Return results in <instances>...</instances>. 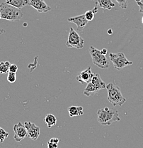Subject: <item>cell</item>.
<instances>
[{
    "mask_svg": "<svg viewBox=\"0 0 143 148\" xmlns=\"http://www.w3.org/2000/svg\"><path fill=\"white\" fill-rule=\"evenodd\" d=\"M97 118L98 122L101 125H110L114 122L121 120L118 110L108 107L98 110Z\"/></svg>",
    "mask_w": 143,
    "mask_h": 148,
    "instance_id": "1",
    "label": "cell"
},
{
    "mask_svg": "<svg viewBox=\"0 0 143 148\" xmlns=\"http://www.w3.org/2000/svg\"><path fill=\"white\" fill-rule=\"evenodd\" d=\"M137 4H138V5L139 6V12H140V13L143 14V3L142 1H139V2H137Z\"/></svg>",
    "mask_w": 143,
    "mask_h": 148,
    "instance_id": "25",
    "label": "cell"
},
{
    "mask_svg": "<svg viewBox=\"0 0 143 148\" xmlns=\"http://www.w3.org/2000/svg\"><path fill=\"white\" fill-rule=\"evenodd\" d=\"M13 129L14 132V138L15 141L20 142L28 137V136L27 130L26 128L25 125L21 123H18L17 124L14 125Z\"/></svg>",
    "mask_w": 143,
    "mask_h": 148,
    "instance_id": "7",
    "label": "cell"
},
{
    "mask_svg": "<svg viewBox=\"0 0 143 148\" xmlns=\"http://www.w3.org/2000/svg\"><path fill=\"white\" fill-rule=\"evenodd\" d=\"M24 125H25L26 128L27 130L28 138H30L33 140H38L40 133H41L40 127H38L34 123H31V122H25Z\"/></svg>",
    "mask_w": 143,
    "mask_h": 148,
    "instance_id": "8",
    "label": "cell"
},
{
    "mask_svg": "<svg viewBox=\"0 0 143 148\" xmlns=\"http://www.w3.org/2000/svg\"><path fill=\"white\" fill-rule=\"evenodd\" d=\"M47 147H48V148H57L58 147V144L49 141L48 143H47Z\"/></svg>",
    "mask_w": 143,
    "mask_h": 148,
    "instance_id": "24",
    "label": "cell"
},
{
    "mask_svg": "<svg viewBox=\"0 0 143 148\" xmlns=\"http://www.w3.org/2000/svg\"><path fill=\"white\" fill-rule=\"evenodd\" d=\"M29 5L36 9L39 13H46L51 10L44 0H29Z\"/></svg>",
    "mask_w": 143,
    "mask_h": 148,
    "instance_id": "9",
    "label": "cell"
},
{
    "mask_svg": "<svg viewBox=\"0 0 143 148\" xmlns=\"http://www.w3.org/2000/svg\"><path fill=\"white\" fill-rule=\"evenodd\" d=\"M89 53L94 64L101 69H108L109 62L106 58V56L103 54L101 51L98 50L97 49L91 46H90Z\"/></svg>",
    "mask_w": 143,
    "mask_h": 148,
    "instance_id": "4",
    "label": "cell"
},
{
    "mask_svg": "<svg viewBox=\"0 0 143 148\" xmlns=\"http://www.w3.org/2000/svg\"><path fill=\"white\" fill-rule=\"evenodd\" d=\"M92 11H93V12H94V13H95V14H96V13H97V12H98V7H97V2H96V6H95V7H94V9H93V10H92Z\"/></svg>",
    "mask_w": 143,
    "mask_h": 148,
    "instance_id": "27",
    "label": "cell"
},
{
    "mask_svg": "<svg viewBox=\"0 0 143 148\" xmlns=\"http://www.w3.org/2000/svg\"><path fill=\"white\" fill-rule=\"evenodd\" d=\"M135 1H136V2H139V1H142V0H135Z\"/></svg>",
    "mask_w": 143,
    "mask_h": 148,
    "instance_id": "29",
    "label": "cell"
},
{
    "mask_svg": "<svg viewBox=\"0 0 143 148\" xmlns=\"http://www.w3.org/2000/svg\"><path fill=\"white\" fill-rule=\"evenodd\" d=\"M97 3H98L99 7L104 10H111L116 7L112 0H97Z\"/></svg>",
    "mask_w": 143,
    "mask_h": 148,
    "instance_id": "15",
    "label": "cell"
},
{
    "mask_svg": "<svg viewBox=\"0 0 143 148\" xmlns=\"http://www.w3.org/2000/svg\"><path fill=\"white\" fill-rule=\"evenodd\" d=\"M68 112L70 117L83 115L84 108L81 106H70L68 108Z\"/></svg>",
    "mask_w": 143,
    "mask_h": 148,
    "instance_id": "14",
    "label": "cell"
},
{
    "mask_svg": "<svg viewBox=\"0 0 143 148\" xmlns=\"http://www.w3.org/2000/svg\"><path fill=\"white\" fill-rule=\"evenodd\" d=\"M101 53H103V54L106 55V53H107V49H102V50H101Z\"/></svg>",
    "mask_w": 143,
    "mask_h": 148,
    "instance_id": "28",
    "label": "cell"
},
{
    "mask_svg": "<svg viewBox=\"0 0 143 148\" xmlns=\"http://www.w3.org/2000/svg\"><path fill=\"white\" fill-rule=\"evenodd\" d=\"M1 12H0V19H1Z\"/></svg>",
    "mask_w": 143,
    "mask_h": 148,
    "instance_id": "31",
    "label": "cell"
},
{
    "mask_svg": "<svg viewBox=\"0 0 143 148\" xmlns=\"http://www.w3.org/2000/svg\"><path fill=\"white\" fill-rule=\"evenodd\" d=\"M106 88L108 91V100L113 106H122L126 102L120 88L115 83L106 85Z\"/></svg>",
    "mask_w": 143,
    "mask_h": 148,
    "instance_id": "2",
    "label": "cell"
},
{
    "mask_svg": "<svg viewBox=\"0 0 143 148\" xmlns=\"http://www.w3.org/2000/svg\"><path fill=\"white\" fill-rule=\"evenodd\" d=\"M9 66H10L9 61H2V62H0V73H8L9 70Z\"/></svg>",
    "mask_w": 143,
    "mask_h": 148,
    "instance_id": "18",
    "label": "cell"
},
{
    "mask_svg": "<svg viewBox=\"0 0 143 148\" xmlns=\"http://www.w3.org/2000/svg\"><path fill=\"white\" fill-rule=\"evenodd\" d=\"M7 81L9 83H14L16 81V73H12V72H8V75H7Z\"/></svg>",
    "mask_w": 143,
    "mask_h": 148,
    "instance_id": "20",
    "label": "cell"
},
{
    "mask_svg": "<svg viewBox=\"0 0 143 148\" xmlns=\"http://www.w3.org/2000/svg\"><path fill=\"white\" fill-rule=\"evenodd\" d=\"M108 34H112V31H108Z\"/></svg>",
    "mask_w": 143,
    "mask_h": 148,
    "instance_id": "30",
    "label": "cell"
},
{
    "mask_svg": "<svg viewBox=\"0 0 143 148\" xmlns=\"http://www.w3.org/2000/svg\"><path fill=\"white\" fill-rule=\"evenodd\" d=\"M142 24H143V16H142Z\"/></svg>",
    "mask_w": 143,
    "mask_h": 148,
    "instance_id": "32",
    "label": "cell"
},
{
    "mask_svg": "<svg viewBox=\"0 0 143 148\" xmlns=\"http://www.w3.org/2000/svg\"><path fill=\"white\" fill-rule=\"evenodd\" d=\"M8 132L0 127V142H1V143H4V140L8 138Z\"/></svg>",
    "mask_w": 143,
    "mask_h": 148,
    "instance_id": "19",
    "label": "cell"
},
{
    "mask_svg": "<svg viewBox=\"0 0 143 148\" xmlns=\"http://www.w3.org/2000/svg\"><path fill=\"white\" fill-rule=\"evenodd\" d=\"M98 91H99V90H98L97 88L90 81L89 83H87V87L84 89V95H85L87 97H89L91 95H94V94H95L96 92H97Z\"/></svg>",
    "mask_w": 143,
    "mask_h": 148,
    "instance_id": "16",
    "label": "cell"
},
{
    "mask_svg": "<svg viewBox=\"0 0 143 148\" xmlns=\"http://www.w3.org/2000/svg\"><path fill=\"white\" fill-rule=\"evenodd\" d=\"M84 45V39L73 28H70L66 46L68 48H75L77 49H83Z\"/></svg>",
    "mask_w": 143,
    "mask_h": 148,
    "instance_id": "6",
    "label": "cell"
},
{
    "mask_svg": "<svg viewBox=\"0 0 143 148\" xmlns=\"http://www.w3.org/2000/svg\"><path fill=\"white\" fill-rule=\"evenodd\" d=\"M109 57H110V61L113 63L114 68L118 71L121 70L125 67L133 64V62L128 61L125 57V54L122 52H119V53H110Z\"/></svg>",
    "mask_w": 143,
    "mask_h": 148,
    "instance_id": "5",
    "label": "cell"
},
{
    "mask_svg": "<svg viewBox=\"0 0 143 148\" xmlns=\"http://www.w3.org/2000/svg\"><path fill=\"white\" fill-rule=\"evenodd\" d=\"M45 122L47 124V127L50 128L57 124V118L53 114H47L45 118Z\"/></svg>",
    "mask_w": 143,
    "mask_h": 148,
    "instance_id": "17",
    "label": "cell"
},
{
    "mask_svg": "<svg viewBox=\"0 0 143 148\" xmlns=\"http://www.w3.org/2000/svg\"><path fill=\"white\" fill-rule=\"evenodd\" d=\"M68 21L74 23L77 26V30L79 32H82L84 29L87 26L88 23V20L85 17V15L81 14L79 16H74V17H70L68 18Z\"/></svg>",
    "mask_w": 143,
    "mask_h": 148,
    "instance_id": "10",
    "label": "cell"
},
{
    "mask_svg": "<svg viewBox=\"0 0 143 148\" xmlns=\"http://www.w3.org/2000/svg\"><path fill=\"white\" fill-rule=\"evenodd\" d=\"M18 71V66L16 64H10L9 66V72H12V73H16Z\"/></svg>",
    "mask_w": 143,
    "mask_h": 148,
    "instance_id": "23",
    "label": "cell"
},
{
    "mask_svg": "<svg viewBox=\"0 0 143 148\" xmlns=\"http://www.w3.org/2000/svg\"><path fill=\"white\" fill-rule=\"evenodd\" d=\"M5 2L20 9L29 5V0H6Z\"/></svg>",
    "mask_w": 143,
    "mask_h": 148,
    "instance_id": "13",
    "label": "cell"
},
{
    "mask_svg": "<svg viewBox=\"0 0 143 148\" xmlns=\"http://www.w3.org/2000/svg\"><path fill=\"white\" fill-rule=\"evenodd\" d=\"M91 82L93 83L95 86L98 88V90H101V89H104L106 87V85L104 83V81L101 79V76L99 75V74L98 73H94L93 77L91 78Z\"/></svg>",
    "mask_w": 143,
    "mask_h": 148,
    "instance_id": "12",
    "label": "cell"
},
{
    "mask_svg": "<svg viewBox=\"0 0 143 148\" xmlns=\"http://www.w3.org/2000/svg\"><path fill=\"white\" fill-rule=\"evenodd\" d=\"M50 142L51 143H56V144H58L60 143V139L56 138H53L50 140Z\"/></svg>",
    "mask_w": 143,
    "mask_h": 148,
    "instance_id": "26",
    "label": "cell"
},
{
    "mask_svg": "<svg viewBox=\"0 0 143 148\" xmlns=\"http://www.w3.org/2000/svg\"><path fill=\"white\" fill-rule=\"evenodd\" d=\"M84 15H85V17L87 20H88V21H91L94 18L95 13L93 11H87V12H86V13L84 14Z\"/></svg>",
    "mask_w": 143,
    "mask_h": 148,
    "instance_id": "21",
    "label": "cell"
},
{
    "mask_svg": "<svg viewBox=\"0 0 143 148\" xmlns=\"http://www.w3.org/2000/svg\"><path fill=\"white\" fill-rule=\"evenodd\" d=\"M91 68L88 67L86 70L81 71L77 76L76 77L77 81L81 83H89L91 81V78L93 77L94 73L91 71Z\"/></svg>",
    "mask_w": 143,
    "mask_h": 148,
    "instance_id": "11",
    "label": "cell"
},
{
    "mask_svg": "<svg viewBox=\"0 0 143 148\" xmlns=\"http://www.w3.org/2000/svg\"><path fill=\"white\" fill-rule=\"evenodd\" d=\"M119 4L120 7L123 9H126L127 6V0H116Z\"/></svg>",
    "mask_w": 143,
    "mask_h": 148,
    "instance_id": "22",
    "label": "cell"
},
{
    "mask_svg": "<svg viewBox=\"0 0 143 148\" xmlns=\"http://www.w3.org/2000/svg\"><path fill=\"white\" fill-rule=\"evenodd\" d=\"M0 12L1 14V18L11 21H20L24 16L21 9L7 4L6 2H3L0 4Z\"/></svg>",
    "mask_w": 143,
    "mask_h": 148,
    "instance_id": "3",
    "label": "cell"
}]
</instances>
